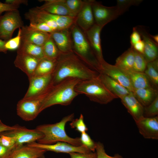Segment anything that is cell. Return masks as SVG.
Wrapping results in <instances>:
<instances>
[{
  "mask_svg": "<svg viewBox=\"0 0 158 158\" xmlns=\"http://www.w3.org/2000/svg\"><path fill=\"white\" fill-rule=\"evenodd\" d=\"M99 73L110 77L130 91H133V89L126 73L115 65L109 64L104 60L100 63Z\"/></svg>",
  "mask_w": 158,
  "mask_h": 158,
  "instance_id": "cell-10",
  "label": "cell"
},
{
  "mask_svg": "<svg viewBox=\"0 0 158 158\" xmlns=\"http://www.w3.org/2000/svg\"><path fill=\"white\" fill-rule=\"evenodd\" d=\"M6 42L0 39V52L6 53L7 50L5 49L4 45Z\"/></svg>",
  "mask_w": 158,
  "mask_h": 158,
  "instance_id": "cell-49",
  "label": "cell"
},
{
  "mask_svg": "<svg viewBox=\"0 0 158 158\" xmlns=\"http://www.w3.org/2000/svg\"><path fill=\"white\" fill-rule=\"evenodd\" d=\"M42 1H44V3L37 6V8L52 14L74 17L65 4L64 0Z\"/></svg>",
  "mask_w": 158,
  "mask_h": 158,
  "instance_id": "cell-21",
  "label": "cell"
},
{
  "mask_svg": "<svg viewBox=\"0 0 158 158\" xmlns=\"http://www.w3.org/2000/svg\"><path fill=\"white\" fill-rule=\"evenodd\" d=\"M80 139L82 145L85 146L91 152H95L96 142L91 138L86 132L81 133Z\"/></svg>",
  "mask_w": 158,
  "mask_h": 158,
  "instance_id": "cell-38",
  "label": "cell"
},
{
  "mask_svg": "<svg viewBox=\"0 0 158 158\" xmlns=\"http://www.w3.org/2000/svg\"><path fill=\"white\" fill-rule=\"evenodd\" d=\"M53 86L52 83L41 94L29 98L22 99L18 101L16 108L17 115L26 121L34 119L40 113L43 103Z\"/></svg>",
  "mask_w": 158,
  "mask_h": 158,
  "instance_id": "cell-6",
  "label": "cell"
},
{
  "mask_svg": "<svg viewBox=\"0 0 158 158\" xmlns=\"http://www.w3.org/2000/svg\"><path fill=\"white\" fill-rule=\"evenodd\" d=\"M46 152L39 148L23 145L16 148L9 158H45Z\"/></svg>",
  "mask_w": 158,
  "mask_h": 158,
  "instance_id": "cell-23",
  "label": "cell"
},
{
  "mask_svg": "<svg viewBox=\"0 0 158 158\" xmlns=\"http://www.w3.org/2000/svg\"><path fill=\"white\" fill-rule=\"evenodd\" d=\"M19 6L14 5L0 1V15L4 12L18 10Z\"/></svg>",
  "mask_w": 158,
  "mask_h": 158,
  "instance_id": "cell-43",
  "label": "cell"
},
{
  "mask_svg": "<svg viewBox=\"0 0 158 158\" xmlns=\"http://www.w3.org/2000/svg\"><path fill=\"white\" fill-rule=\"evenodd\" d=\"M99 73L92 69L81 60L73 52L61 54L57 59L53 73L54 85L68 78L80 80L97 77Z\"/></svg>",
  "mask_w": 158,
  "mask_h": 158,
  "instance_id": "cell-1",
  "label": "cell"
},
{
  "mask_svg": "<svg viewBox=\"0 0 158 158\" xmlns=\"http://www.w3.org/2000/svg\"><path fill=\"white\" fill-rule=\"evenodd\" d=\"M75 90L78 95L84 94L91 101L102 104H107L118 98L108 90L98 76L80 80Z\"/></svg>",
  "mask_w": 158,
  "mask_h": 158,
  "instance_id": "cell-5",
  "label": "cell"
},
{
  "mask_svg": "<svg viewBox=\"0 0 158 158\" xmlns=\"http://www.w3.org/2000/svg\"><path fill=\"white\" fill-rule=\"evenodd\" d=\"M23 26L18 10L6 12L0 16V39L7 41L12 38L16 30Z\"/></svg>",
  "mask_w": 158,
  "mask_h": 158,
  "instance_id": "cell-7",
  "label": "cell"
},
{
  "mask_svg": "<svg viewBox=\"0 0 158 158\" xmlns=\"http://www.w3.org/2000/svg\"><path fill=\"white\" fill-rule=\"evenodd\" d=\"M17 53L25 54L40 59L44 57L42 46L21 40Z\"/></svg>",
  "mask_w": 158,
  "mask_h": 158,
  "instance_id": "cell-28",
  "label": "cell"
},
{
  "mask_svg": "<svg viewBox=\"0 0 158 158\" xmlns=\"http://www.w3.org/2000/svg\"><path fill=\"white\" fill-rule=\"evenodd\" d=\"M40 60L25 54L17 53L14 63L15 66L25 73L29 79L33 76Z\"/></svg>",
  "mask_w": 158,
  "mask_h": 158,
  "instance_id": "cell-15",
  "label": "cell"
},
{
  "mask_svg": "<svg viewBox=\"0 0 158 158\" xmlns=\"http://www.w3.org/2000/svg\"><path fill=\"white\" fill-rule=\"evenodd\" d=\"M50 35L61 54L73 52L70 28L54 31Z\"/></svg>",
  "mask_w": 158,
  "mask_h": 158,
  "instance_id": "cell-16",
  "label": "cell"
},
{
  "mask_svg": "<svg viewBox=\"0 0 158 158\" xmlns=\"http://www.w3.org/2000/svg\"><path fill=\"white\" fill-rule=\"evenodd\" d=\"M92 1L84 0L83 7L75 18V23L84 32L95 24L92 8Z\"/></svg>",
  "mask_w": 158,
  "mask_h": 158,
  "instance_id": "cell-14",
  "label": "cell"
},
{
  "mask_svg": "<svg viewBox=\"0 0 158 158\" xmlns=\"http://www.w3.org/2000/svg\"><path fill=\"white\" fill-rule=\"evenodd\" d=\"M134 58V50L131 47L117 58L115 65L123 70H132Z\"/></svg>",
  "mask_w": 158,
  "mask_h": 158,
  "instance_id": "cell-27",
  "label": "cell"
},
{
  "mask_svg": "<svg viewBox=\"0 0 158 158\" xmlns=\"http://www.w3.org/2000/svg\"><path fill=\"white\" fill-rule=\"evenodd\" d=\"M51 37L50 33L33 29L29 26L21 28V41L42 46Z\"/></svg>",
  "mask_w": 158,
  "mask_h": 158,
  "instance_id": "cell-18",
  "label": "cell"
},
{
  "mask_svg": "<svg viewBox=\"0 0 158 158\" xmlns=\"http://www.w3.org/2000/svg\"><path fill=\"white\" fill-rule=\"evenodd\" d=\"M144 73L156 88L158 86V59L148 62Z\"/></svg>",
  "mask_w": 158,
  "mask_h": 158,
  "instance_id": "cell-31",
  "label": "cell"
},
{
  "mask_svg": "<svg viewBox=\"0 0 158 158\" xmlns=\"http://www.w3.org/2000/svg\"><path fill=\"white\" fill-rule=\"evenodd\" d=\"M141 37L136 27L133 28V31L130 36V42L132 47L135 43L141 40Z\"/></svg>",
  "mask_w": 158,
  "mask_h": 158,
  "instance_id": "cell-45",
  "label": "cell"
},
{
  "mask_svg": "<svg viewBox=\"0 0 158 158\" xmlns=\"http://www.w3.org/2000/svg\"><path fill=\"white\" fill-rule=\"evenodd\" d=\"M42 47L44 57L57 60L61 54L51 36Z\"/></svg>",
  "mask_w": 158,
  "mask_h": 158,
  "instance_id": "cell-30",
  "label": "cell"
},
{
  "mask_svg": "<svg viewBox=\"0 0 158 158\" xmlns=\"http://www.w3.org/2000/svg\"><path fill=\"white\" fill-rule=\"evenodd\" d=\"M124 70L128 75L133 90L149 87L156 88L144 72H138L132 70Z\"/></svg>",
  "mask_w": 158,
  "mask_h": 158,
  "instance_id": "cell-26",
  "label": "cell"
},
{
  "mask_svg": "<svg viewBox=\"0 0 158 158\" xmlns=\"http://www.w3.org/2000/svg\"><path fill=\"white\" fill-rule=\"evenodd\" d=\"M121 102L135 121L143 116L144 107L136 99L132 92L121 97Z\"/></svg>",
  "mask_w": 158,
  "mask_h": 158,
  "instance_id": "cell-22",
  "label": "cell"
},
{
  "mask_svg": "<svg viewBox=\"0 0 158 158\" xmlns=\"http://www.w3.org/2000/svg\"><path fill=\"white\" fill-rule=\"evenodd\" d=\"M27 145L44 150L46 151H51L57 153L69 154L72 152L86 153L91 152L82 145L76 146L63 142H58L51 145L42 144L34 142L28 144Z\"/></svg>",
  "mask_w": 158,
  "mask_h": 158,
  "instance_id": "cell-11",
  "label": "cell"
},
{
  "mask_svg": "<svg viewBox=\"0 0 158 158\" xmlns=\"http://www.w3.org/2000/svg\"><path fill=\"white\" fill-rule=\"evenodd\" d=\"M25 18L30 23H42L46 24L54 31L60 30L56 23L47 13L36 7L30 9L25 14Z\"/></svg>",
  "mask_w": 158,
  "mask_h": 158,
  "instance_id": "cell-20",
  "label": "cell"
},
{
  "mask_svg": "<svg viewBox=\"0 0 158 158\" xmlns=\"http://www.w3.org/2000/svg\"><path fill=\"white\" fill-rule=\"evenodd\" d=\"M17 35L6 42L4 47L7 50L18 49L21 42V28H19Z\"/></svg>",
  "mask_w": 158,
  "mask_h": 158,
  "instance_id": "cell-36",
  "label": "cell"
},
{
  "mask_svg": "<svg viewBox=\"0 0 158 158\" xmlns=\"http://www.w3.org/2000/svg\"><path fill=\"white\" fill-rule=\"evenodd\" d=\"M15 128L3 134L13 138L16 142L15 146L19 147L24 144L35 142L42 138L43 134L35 129H30L18 124L14 125Z\"/></svg>",
  "mask_w": 158,
  "mask_h": 158,
  "instance_id": "cell-8",
  "label": "cell"
},
{
  "mask_svg": "<svg viewBox=\"0 0 158 158\" xmlns=\"http://www.w3.org/2000/svg\"><path fill=\"white\" fill-rule=\"evenodd\" d=\"M73 52L92 69L99 72L100 64L85 32L75 23L70 28Z\"/></svg>",
  "mask_w": 158,
  "mask_h": 158,
  "instance_id": "cell-4",
  "label": "cell"
},
{
  "mask_svg": "<svg viewBox=\"0 0 158 158\" xmlns=\"http://www.w3.org/2000/svg\"><path fill=\"white\" fill-rule=\"evenodd\" d=\"M142 1V0H117L116 6L121 15L130 6L138 5Z\"/></svg>",
  "mask_w": 158,
  "mask_h": 158,
  "instance_id": "cell-34",
  "label": "cell"
},
{
  "mask_svg": "<svg viewBox=\"0 0 158 158\" xmlns=\"http://www.w3.org/2000/svg\"><path fill=\"white\" fill-rule=\"evenodd\" d=\"M134 61L132 70L138 72H144L146 68L147 62L143 54L134 50Z\"/></svg>",
  "mask_w": 158,
  "mask_h": 158,
  "instance_id": "cell-32",
  "label": "cell"
},
{
  "mask_svg": "<svg viewBox=\"0 0 158 158\" xmlns=\"http://www.w3.org/2000/svg\"><path fill=\"white\" fill-rule=\"evenodd\" d=\"M103 28L95 24L85 32L90 44L100 64L104 60L101 47L100 32Z\"/></svg>",
  "mask_w": 158,
  "mask_h": 158,
  "instance_id": "cell-17",
  "label": "cell"
},
{
  "mask_svg": "<svg viewBox=\"0 0 158 158\" xmlns=\"http://www.w3.org/2000/svg\"><path fill=\"white\" fill-rule=\"evenodd\" d=\"M65 4L74 17L80 12L84 3V0H64Z\"/></svg>",
  "mask_w": 158,
  "mask_h": 158,
  "instance_id": "cell-33",
  "label": "cell"
},
{
  "mask_svg": "<svg viewBox=\"0 0 158 158\" xmlns=\"http://www.w3.org/2000/svg\"><path fill=\"white\" fill-rule=\"evenodd\" d=\"M92 8L95 24L103 28L121 15L116 6H105L94 0Z\"/></svg>",
  "mask_w": 158,
  "mask_h": 158,
  "instance_id": "cell-9",
  "label": "cell"
},
{
  "mask_svg": "<svg viewBox=\"0 0 158 158\" xmlns=\"http://www.w3.org/2000/svg\"><path fill=\"white\" fill-rule=\"evenodd\" d=\"M0 145L8 148H16V142L13 137L2 134L0 136Z\"/></svg>",
  "mask_w": 158,
  "mask_h": 158,
  "instance_id": "cell-41",
  "label": "cell"
},
{
  "mask_svg": "<svg viewBox=\"0 0 158 158\" xmlns=\"http://www.w3.org/2000/svg\"></svg>",
  "mask_w": 158,
  "mask_h": 158,
  "instance_id": "cell-51",
  "label": "cell"
},
{
  "mask_svg": "<svg viewBox=\"0 0 158 158\" xmlns=\"http://www.w3.org/2000/svg\"><path fill=\"white\" fill-rule=\"evenodd\" d=\"M57 60L45 57L41 59L37 65L33 76L43 75L53 73L56 65Z\"/></svg>",
  "mask_w": 158,
  "mask_h": 158,
  "instance_id": "cell-29",
  "label": "cell"
},
{
  "mask_svg": "<svg viewBox=\"0 0 158 158\" xmlns=\"http://www.w3.org/2000/svg\"><path fill=\"white\" fill-rule=\"evenodd\" d=\"M132 92L144 107L149 105L158 96V89L154 87L134 89Z\"/></svg>",
  "mask_w": 158,
  "mask_h": 158,
  "instance_id": "cell-25",
  "label": "cell"
},
{
  "mask_svg": "<svg viewBox=\"0 0 158 158\" xmlns=\"http://www.w3.org/2000/svg\"><path fill=\"white\" fill-rule=\"evenodd\" d=\"M15 128L14 126H10L4 123L0 119V135Z\"/></svg>",
  "mask_w": 158,
  "mask_h": 158,
  "instance_id": "cell-47",
  "label": "cell"
},
{
  "mask_svg": "<svg viewBox=\"0 0 158 158\" xmlns=\"http://www.w3.org/2000/svg\"><path fill=\"white\" fill-rule=\"evenodd\" d=\"M137 28V27H136ZM137 29L143 41L145 47L143 55L147 63L158 59V46L142 27L140 26Z\"/></svg>",
  "mask_w": 158,
  "mask_h": 158,
  "instance_id": "cell-19",
  "label": "cell"
},
{
  "mask_svg": "<svg viewBox=\"0 0 158 158\" xmlns=\"http://www.w3.org/2000/svg\"><path fill=\"white\" fill-rule=\"evenodd\" d=\"M53 73L33 76L29 79V86L23 99L34 97L44 91L52 83Z\"/></svg>",
  "mask_w": 158,
  "mask_h": 158,
  "instance_id": "cell-13",
  "label": "cell"
},
{
  "mask_svg": "<svg viewBox=\"0 0 158 158\" xmlns=\"http://www.w3.org/2000/svg\"><path fill=\"white\" fill-rule=\"evenodd\" d=\"M29 26L30 28L42 32L51 33L54 31L45 23H30Z\"/></svg>",
  "mask_w": 158,
  "mask_h": 158,
  "instance_id": "cell-40",
  "label": "cell"
},
{
  "mask_svg": "<svg viewBox=\"0 0 158 158\" xmlns=\"http://www.w3.org/2000/svg\"><path fill=\"white\" fill-rule=\"evenodd\" d=\"M140 134L145 138L158 139V116H142L135 121Z\"/></svg>",
  "mask_w": 158,
  "mask_h": 158,
  "instance_id": "cell-12",
  "label": "cell"
},
{
  "mask_svg": "<svg viewBox=\"0 0 158 158\" xmlns=\"http://www.w3.org/2000/svg\"><path fill=\"white\" fill-rule=\"evenodd\" d=\"M16 148H8L0 145V158H9Z\"/></svg>",
  "mask_w": 158,
  "mask_h": 158,
  "instance_id": "cell-44",
  "label": "cell"
},
{
  "mask_svg": "<svg viewBox=\"0 0 158 158\" xmlns=\"http://www.w3.org/2000/svg\"><path fill=\"white\" fill-rule=\"evenodd\" d=\"M70 125L72 128L75 130L81 133L86 132L88 129L84 120V117L82 114H81L78 118L73 119L70 123Z\"/></svg>",
  "mask_w": 158,
  "mask_h": 158,
  "instance_id": "cell-37",
  "label": "cell"
},
{
  "mask_svg": "<svg viewBox=\"0 0 158 158\" xmlns=\"http://www.w3.org/2000/svg\"><path fill=\"white\" fill-rule=\"evenodd\" d=\"M150 36L152 40L157 44H158V35H152L150 34Z\"/></svg>",
  "mask_w": 158,
  "mask_h": 158,
  "instance_id": "cell-50",
  "label": "cell"
},
{
  "mask_svg": "<svg viewBox=\"0 0 158 158\" xmlns=\"http://www.w3.org/2000/svg\"><path fill=\"white\" fill-rule=\"evenodd\" d=\"M6 3L14 5L19 6L20 5L24 4L27 5L28 1L27 0H6Z\"/></svg>",
  "mask_w": 158,
  "mask_h": 158,
  "instance_id": "cell-48",
  "label": "cell"
},
{
  "mask_svg": "<svg viewBox=\"0 0 158 158\" xmlns=\"http://www.w3.org/2000/svg\"><path fill=\"white\" fill-rule=\"evenodd\" d=\"M80 80L77 79L68 78L54 85L43 103L40 112L54 105L67 106L70 104L78 95L75 87Z\"/></svg>",
  "mask_w": 158,
  "mask_h": 158,
  "instance_id": "cell-3",
  "label": "cell"
},
{
  "mask_svg": "<svg viewBox=\"0 0 158 158\" xmlns=\"http://www.w3.org/2000/svg\"><path fill=\"white\" fill-rule=\"evenodd\" d=\"M98 77L108 90L118 98L120 99L131 92L118 82L104 74L99 73Z\"/></svg>",
  "mask_w": 158,
  "mask_h": 158,
  "instance_id": "cell-24",
  "label": "cell"
},
{
  "mask_svg": "<svg viewBox=\"0 0 158 158\" xmlns=\"http://www.w3.org/2000/svg\"><path fill=\"white\" fill-rule=\"evenodd\" d=\"M71 158H96V152H90L86 153L72 152L69 154Z\"/></svg>",
  "mask_w": 158,
  "mask_h": 158,
  "instance_id": "cell-42",
  "label": "cell"
},
{
  "mask_svg": "<svg viewBox=\"0 0 158 158\" xmlns=\"http://www.w3.org/2000/svg\"><path fill=\"white\" fill-rule=\"evenodd\" d=\"M74 113L64 117L59 122L54 124H44L36 127L35 129L42 133L43 137L37 142L44 145H51L58 142H63L73 145H82L80 138H72L66 134L65 130L66 123L74 119Z\"/></svg>",
  "mask_w": 158,
  "mask_h": 158,
  "instance_id": "cell-2",
  "label": "cell"
},
{
  "mask_svg": "<svg viewBox=\"0 0 158 158\" xmlns=\"http://www.w3.org/2000/svg\"><path fill=\"white\" fill-rule=\"evenodd\" d=\"M95 150L96 158H123L121 155L118 154H116L113 156L108 155L105 152L103 144L99 142H96Z\"/></svg>",
  "mask_w": 158,
  "mask_h": 158,
  "instance_id": "cell-39",
  "label": "cell"
},
{
  "mask_svg": "<svg viewBox=\"0 0 158 158\" xmlns=\"http://www.w3.org/2000/svg\"><path fill=\"white\" fill-rule=\"evenodd\" d=\"M158 115V96L149 105L144 107L143 116L153 117Z\"/></svg>",
  "mask_w": 158,
  "mask_h": 158,
  "instance_id": "cell-35",
  "label": "cell"
},
{
  "mask_svg": "<svg viewBox=\"0 0 158 158\" xmlns=\"http://www.w3.org/2000/svg\"><path fill=\"white\" fill-rule=\"evenodd\" d=\"M144 43L143 40H140L135 43L132 47L135 51L143 54L144 49Z\"/></svg>",
  "mask_w": 158,
  "mask_h": 158,
  "instance_id": "cell-46",
  "label": "cell"
}]
</instances>
